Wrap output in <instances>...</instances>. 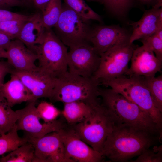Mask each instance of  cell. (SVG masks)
Instances as JSON below:
<instances>
[{"instance_id": "ac0fdd59", "label": "cell", "mask_w": 162, "mask_h": 162, "mask_svg": "<svg viewBox=\"0 0 162 162\" xmlns=\"http://www.w3.org/2000/svg\"><path fill=\"white\" fill-rule=\"evenodd\" d=\"M133 31L130 35V44L138 39L148 37L162 27V9L152 8L145 11L141 18L130 24Z\"/></svg>"}, {"instance_id": "3957f363", "label": "cell", "mask_w": 162, "mask_h": 162, "mask_svg": "<svg viewBox=\"0 0 162 162\" xmlns=\"http://www.w3.org/2000/svg\"><path fill=\"white\" fill-rule=\"evenodd\" d=\"M100 82L92 77H83L68 71L56 78L55 87L50 100L63 103L76 101H83L94 106L101 102Z\"/></svg>"}, {"instance_id": "9c48e42d", "label": "cell", "mask_w": 162, "mask_h": 162, "mask_svg": "<svg viewBox=\"0 0 162 162\" xmlns=\"http://www.w3.org/2000/svg\"><path fill=\"white\" fill-rule=\"evenodd\" d=\"M36 102H28L24 108L15 111L18 116L16 123L17 129L24 130L25 136L40 138L49 133L58 131L67 124L62 116L52 122L41 123L37 112Z\"/></svg>"}, {"instance_id": "60d3db41", "label": "cell", "mask_w": 162, "mask_h": 162, "mask_svg": "<svg viewBox=\"0 0 162 162\" xmlns=\"http://www.w3.org/2000/svg\"><path fill=\"white\" fill-rule=\"evenodd\" d=\"M88 1H95L97 2L100 3V0H86Z\"/></svg>"}, {"instance_id": "8d00e7d4", "label": "cell", "mask_w": 162, "mask_h": 162, "mask_svg": "<svg viewBox=\"0 0 162 162\" xmlns=\"http://www.w3.org/2000/svg\"><path fill=\"white\" fill-rule=\"evenodd\" d=\"M7 54L6 50L0 47V58H7Z\"/></svg>"}, {"instance_id": "484cf974", "label": "cell", "mask_w": 162, "mask_h": 162, "mask_svg": "<svg viewBox=\"0 0 162 162\" xmlns=\"http://www.w3.org/2000/svg\"><path fill=\"white\" fill-rule=\"evenodd\" d=\"M66 5L83 17L89 20L102 21L101 17L83 0H64Z\"/></svg>"}, {"instance_id": "8992f818", "label": "cell", "mask_w": 162, "mask_h": 162, "mask_svg": "<svg viewBox=\"0 0 162 162\" xmlns=\"http://www.w3.org/2000/svg\"><path fill=\"white\" fill-rule=\"evenodd\" d=\"M67 48L51 29H46L44 40L39 47L38 67L57 78L68 71Z\"/></svg>"}, {"instance_id": "836d02e7", "label": "cell", "mask_w": 162, "mask_h": 162, "mask_svg": "<svg viewBox=\"0 0 162 162\" xmlns=\"http://www.w3.org/2000/svg\"><path fill=\"white\" fill-rule=\"evenodd\" d=\"M24 4L22 0H0V9L8 10L13 7L21 6Z\"/></svg>"}, {"instance_id": "7a4b0ae2", "label": "cell", "mask_w": 162, "mask_h": 162, "mask_svg": "<svg viewBox=\"0 0 162 162\" xmlns=\"http://www.w3.org/2000/svg\"><path fill=\"white\" fill-rule=\"evenodd\" d=\"M101 102L106 108L115 126L126 125L162 136V132L148 114L136 104L111 88H99Z\"/></svg>"}, {"instance_id": "e575fe53", "label": "cell", "mask_w": 162, "mask_h": 162, "mask_svg": "<svg viewBox=\"0 0 162 162\" xmlns=\"http://www.w3.org/2000/svg\"><path fill=\"white\" fill-rule=\"evenodd\" d=\"M12 40L8 36L0 32V47L5 50L9 46Z\"/></svg>"}, {"instance_id": "8fae6325", "label": "cell", "mask_w": 162, "mask_h": 162, "mask_svg": "<svg viewBox=\"0 0 162 162\" xmlns=\"http://www.w3.org/2000/svg\"><path fill=\"white\" fill-rule=\"evenodd\" d=\"M70 48L67 59L68 71L83 77H92L99 65L100 55L90 44Z\"/></svg>"}, {"instance_id": "d590c367", "label": "cell", "mask_w": 162, "mask_h": 162, "mask_svg": "<svg viewBox=\"0 0 162 162\" xmlns=\"http://www.w3.org/2000/svg\"><path fill=\"white\" fill-rule=\"evenodd\" d=\"M50 0H33L34 5L41 11L45 8Z\"/></svg>"}, {"instance_id": "e0dca14e", "label": "cell", "mask_w": 162, "mask_h": 162, "mask_svg": "<svg viewBox=\"0 0 162 162\" xmlns=\"http://www.w3.org/2000/svg\"><path fill=\"white\" fill-rule=\"evenodd\" d=\"M46 30L41 14L37 13L30 15L17 39L37 54L38 48L43 41Z\"/></svg>"}, {"instance_id": "d6986e66", "label": "cell", "mask_w": 162, "mask_h": 162, "mask_svg": "<svg viewBox=\"0 0 162 162\" xmlns=\"http://www.w3.org/2000/svg\"><path fill=\"white\" fill-rule=\"evenodd\" d=\"M0 92L11 107L23 102L37 101L20 79L13 73L10 79L0 88Z\"/></svg>"}, {"instance_id": "603a6c76", "label": "cell", "mask_w": 162, "mask_h": 162, "mask_svg": "<svg viewBox=\"0 0 162 162\" xmlns=\"http://www.w3.org/2000/svg\"><path fill=\"white\" fill-rule=\"evenodd\" d=\"M18 131L16 124L10 131L0 136V155L9 152L28 142L25 136H19Z\"/></svg>"}, {"instance_id": "6da1fadb", "label": "cell", "mask_w": 162, "mask_h": 162, "mask_svg": "<svg viewBox=\"0 0 162 162\" xmlns=\"http://www.w3.org/2000/svg\"><path fill=\"white\" fill-rule=\"evenodd\" d=\"M161 137L159 134L131 126H115L100 153L110 161L127 162L138 156Z\"/></svg>"}, {"instance_id": "5b68a950", "label": "cell", "mask_w": 162, "mask_h": 162, "mask_svg": "<svg viewBox=\"0 0 162 162\" xmlns=\"http://www.w3.org/2000/svg\"><path fill=\"white\" fill-rule=\"evenodd\" d=\"M71 125L81 139L94 150L101 152L115 124L107 110L101 102L93 107L91 114L86 118Z\"/></svg>"}, {"instance_id": "1f68e13d", "label": "cell", "mask_w": 162, "mask_h": 162, "mask_svg": "<svg viewBox=\"0 0 162 162\" xmlns=\"http://www.w3.org/2000/svg\"><path fill=\"white\" fill-rule=\"evenodd\" d=\"M14 69L7 61H0V88L4 83L6 76L11 74Z\"/></svg>"}, {"instance_id": "44dd1931", "label": "cell", "mask_w": 162, "mask_h": 162, "mask_svg": "<svg viewBox=\"0 0 162 162\" xmlns=\"http://www.w3.org/2000/svg\"><path fill=\"white\" fill-rule=\"evenodd\" d=\"M18 116L0 92V135L12 130L16 124Z\"/></svg>"}, {"instance_id": "30bf717a", "label": "cell", "mask_w": 162, "mask_h": 162, "mask_svg": "<svg viewBox=\"0 0 162 162\" xmlns=\"http://www.w3.org/2000/svg\"><path fill=\"white\" fill-rule=\"evenodd\" d=\"M25 136L34 147V162H73L67 155L58 131L38 138Z\"/></svg>"}, {"instance_id": "4fadbf2b", "label": "cell", "mask_w": 162, "mask_h": 162, "mask_svg": "<svg viewBox=\"0 0 162 162\" xmlns=\"http://www.w3.org/2000/svg\"><path fill=\"white\" fill-rule=\"evenodd\" d=\"M37 100L41 98H51L55 87L56 78L37 66L29 70H13ZM11 73V74H12Z\"/></svg>"}, {"instance_id": "ffe728a7", "label": "cell", "mask_w": 162, "mask_h": 162, "mask_svg": "<svg viewBox=\"0 0 162 162\" xmlns=\"http://www.w3.org/2000/svg\"><path fill=\"white\" fill-rule=\"evenodd\" d=\"M94 106L81 101L64 103L61 115L68 124L73 125L82 121L88 117Z\"/></svg>"}, {"instance_id": "b9f144b4", "label": "cell", "mask_w": 162, "mask_h": 162, "mask_svg": "<svg viewBox=\"0 0 162 162\" xmlns=\"http://www.w3.org/2000/svg\"><path fill=\"white\" fill-rule=\"evenodd\" d=\"M0 136H1L0 135Z\"/></svg>"}, {"instance_id": "74e56055", "label": "cell", "mask_w": 162, "mask_h": 162, "mask_svg": "<svg viewBox=\"0 0 162 162\" xmlns=\"http://www.w3.org/2000/svg\"><path fill=\"white\" fill-rule=\"evenodd\" d=\"M162 0H156L155 3L153 7L156 8H162Z\"/></svg>"}, {"instance_id": "7c38bea8", "label": "cell", "mask_w": 162, "mask_h": 162, "mask_svg": "<svg viewBox=\"0 0 162 162\" xmlns=\"http://www.w3.org/2000/svg\"><path fill=\"white\" fill-rule=\"evenodd\" d=\"M68 157L73 162H99L104 157L83 141L71 125L58 131Z\"/></svg>"}, {"instance_id": "ba28073f", "label": "cell", "mask_w": 162, "mask_h": 162, "mask_svg": "<svg viewBox=\"0 0 162 162\" xmlns=\"http://www.w3.org/2000/svg\"><path fill=\"white\" fill-rule=\"evenodd\" d=\"M89 20L82 16L66 5L62 6L61 14L54 27L57 36L70 48L90 44L91 30Z\"/></svg>"}, {"instance_id": "d6a6232c", "label": "cell", "mask_w": 162, "mask_h": 162, "mask_svg": "<svg viewBox=\"0 0 162 162\" xmlns=\"http://www.w3.org/2000/svg\"><path fill=\"white\" fill-rule=\"evenodd\" d=\"M28 16L13 12L8 10L0 9V22L14 19L24 18Z\"/></svg>"}, {"instance_id": "4316f807", "label": "cell", "mask_w": 162, "mask_h": 162, "mask_svg": "<svg viewBox=\"0 0 162 162\" xmlns=\"http://www.w3.org/2000/svg\"><path fill=\"white\" fill-rule=\"evenodd\" d=\"M30 16L0 22V32L7 35L12 40L17 39L23 26Z\"/></svg>"}, {"instance_id": "5bb4252c", "label": "cell", "mask_w": 162, "mask_h": 162, "mask_svg": "<svg viewBox=\"0 0 162 162\" xmlns=\"http://www.w3.org/2000/svg\"><path fill=\"white\" fill-rule=\"evenodd\" d=\"M130 35L119 26H101L91 29L89 40L100 55L115 46L130 43Z\"/></svg>"}, {"instance_id": "ab89813d", "label": "cell", "mask_w": 162, "mask_h": 162, "mask_svg": "<svg viewBox=\"0 0 162 162\" xmlns=\"http://www.w3.org/2000/svg\"><path fill=\"white\" fill-rule=\"evenodd\" d=\"M24 4H30L33 2V0H22Z\"/></svg>"}, {"instance_id": "cb8c5ba5", "label": "cell", "mask_w": 162, "mask_h": 162, "mask_svg": "<svg viewBox=\"0 0 162 162\" xmlns=\"http://www.w3.org/2000/svg\"><path fill=\"white\" fill-rule=\"evenodd\" d=\"M62 8L61 0H50L42 10V20L46 29H51L56 26L61 14Z\"/></svg>"}, {"instance_id": "52a82bcc", "label": "cell", "mask_w": 162, "mask_h": 162, "mask_svg": "<svg viewBox=\"0 0 162 162\" xmlns=\"http://www.w3.org/2000/svg\"><path fill=\"white\" fill-rule=\"evenodd\" d=\"M133 43L119 44L100 55L99 65L92 77L100 83L125 76L128 64L135 49Z\"/></svg>"}, {"instance_id": "2e32d148", "label": "cell", "mask_w": 162, "mask_h": 162, "mask_svg": "<svg viewBox=\"0 0 162 162\" xmlns=\"http://www.w3.org/2000/svg\"><path fill=\"white\" fill-rule=\"evenodd\" d=\"M6 51L7 62L15 70H29L37 67L35 62L38 55L19 40H12Z\"/></svg>"}, {"instance_id": "d4e9b609", "label": "cell", "mask_w": 162, "mask_h": 162, "mask_svg": "<svg viewBox=\"0 0 162 162\" xmlns=\"http://www.w3.org/2000/svg\"><path fill=\"white\" fill-rule=\"evenodd\" d=\"M143 77L155 106L162 112V75L157 77Z\"/></svg>"}, {"instance_id": "83f0119b", "label": "cell", "mask_w": 162, "mask_h": 162, "mask_svg": "<svg viewBox=\"0 0 162 162\" xmlns=\"http://www.w3.org/2000/svg\"><path fill=\"white\" fill-rule=\"evenodd\" d=\"M36 111L40 119L45 123L52 122L61 115V111L52 103L41 101L36 107Z\"/></svg>"}, {"instance_id": "4dcf8cb0", "label": "cell", "mask_w": 162, "mask_h": 162, "mask_svg": "<svg viewBox=\"0 0 162 162\" xmlns=\"http://www.w3.org/2000/svg\"><path fill=\"white\" fill-rule=\"evenodd\" d=\"M143 45L151 49L156 57L162 61V39L155 33L146 38L141 39Z\"/></svg>"}, {"instance_id": "f1b7e54d", "label": "cell", "mask_w": 162, "mask_h": 162, "mask_svg": "<svg viewBox=\"0 0 162 162\" xmlns=\"http://www.w3.org/2000/svg\"><path fill=\"white\" fill-rule=\"evenodd\" d=\"M130 160L132 162H162V145L154 146L152 149L149 148L146 149L136 159Z\"/></svg>"}, {"instance_id": "277c9868", "label": "cell", "mask_w": 162, "mask_h": 162, "mask_svg": "<svg viewBox=\"0 0 162 162\" xmlns=\"http://www.w3.org/2000/svg\"><path fill=\"white\" fill-rule=\"evenodd\" d=\"M121 94L147 113L162 132V112L155 106L143 76H124L101 82Z\"/></svg>"}, {"instance_id": "9a60e30c", "label": "cell", "mask_w": 162, "mask_h": 162, "mask_svg": "<svg viewBox=\"0 0 162 162\" xmlns=\"http://www.w3.org/2000/svg\"><path fill=\"white\" fill-rule=\"evenodd\" d=\"M130 60V67L126 76H154L162 69V61L151 49L143 45L135 48Z\"/></svg>"}, {"instance_id": "f546056e", "label": "cell", "mask_w": 162, "mask_h": 162, "mask_svg": "<svg viewBox=\"0 0 162 162\" xmlns=\"http://www.w3.org/2000/svg\"><path fill=\"white\" fill-rule=\"evenodd\" d=\"M134 0H100V3L111 11L122 14L132 5Z\"/></svg>"}, {"instance_id": "f35d334b", "label": "cell", "mask_w": 162, "mask_h": 162, "mask_svg": "<svg viewBox=\"0 0 162 162\" xmlns=\"http://www.w3.org/2000/svg\"><path fill=\"white\" fill-rule=\"evenodd\" d=\"M140 2L143 4H146L151 3L154 0H138Z\"/></svg>"}, {"instance_id": "7402d4cb", "label": "cell", "mask_w": 162, "mask_h": 162, "mask_svg": "<svg viewBox=\"0 0 162 162\" xmlns=\"http://www.w3.org/2000/svg\"><path fill=\"white\" fill-rule=\"evenodd\" d=\"M34 149L27 142L0 158V162H34Z\"/></svg>"}]
</instances>
